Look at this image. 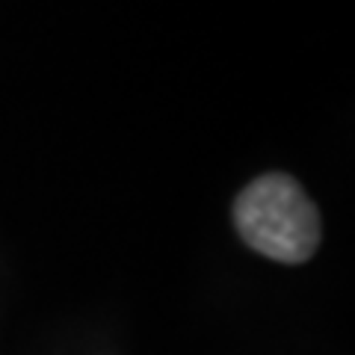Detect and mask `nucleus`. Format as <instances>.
Returning <instances> with one entry per match:
<instances>
[{
    "label": "nucleus",
    "mask_w": 355,
    "mask_h": 355,
    "mask_svg": "<svg viewBox=\"0 0 355 355\" xmlns=\"http://www.w3.org/2000/svg\"><path fill=\"white\" fill-rule=\"evenodd\" d=\"M234 222L249 249L282 263H302L320 246V214L291 175H261L234 202Z\"/></svg>",
    "instance_id": "1"
}]
</instances>
